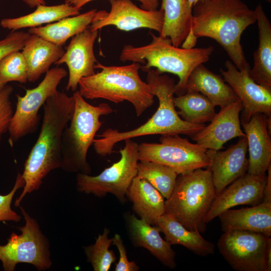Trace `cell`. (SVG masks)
<instances>
[{
	"mask_svg": "<svg viewBox=\"0 0 271 271\" xmlns=\"http://www.w3.org/2000/svg\"><path fill=\"white\" fill-rule=\"evenodd\" d=\"M138 153L139 161L165 165L178 175L207 168L210 163L207 149L179 134L161 136L160 143H141L138 146Z\"/></svg>",
	"mask_w": 271,
	"mask_h": 271,
	"instance_id": "11",
	"label": "cell"
},
{
	"mask_svg": "<svg viewBox=\"0 0 271 271\" xmlns=\"http://www.w3.org/2000/svg\"><path fill=\"white\" fill-rule=\"evenodd\" d=\"M98 31L87 28L73 37L62 56L55 65L65 63L69 71V79L66 86L67 91H76L80 79L95 73V65L98 62L94 53L93 47Z\"/></svg>",
	"mask_w": 271,
	"mask_h": 271,
	"instance_id": "16",
	"label": "cell"
},
{
	"mask_svg": "<svg viewBox=\"0 0 271 271\" xmlns=\"http://www.w3.org/2000/svg\"><path fill=\"white\" fill-rule=\"evenodd\" d=\"M258 29L259 44L253 53L254 63L250 69V76L257 83L271 88V24L262 5L255 9Z\"/></svg>",
	"mask_w": 271,
	"mask_h": 271,
	"instance_id": "27",
	"label": "cell"
},
{
	"mask_svg": "<svg viewBox=\"0 0 271 271\" xmlns=\"http://www.w3.org/2000/svg\"><path fill=\"white\" fill-rule=\"evenodd\" d=\"M119 151L120 159L97 176L77 173V190L85 194L103 197L106 194L114 195L120 202L125 201V196L133 179L137 176L139 161V144L128 139Z\"/></svg>",
	"mask_w": 271,
	"mask_h": 271,
	"instance_id": "9",
	"label": "cell"
},
{
	"mask_svg": "<svg viewBox=\"0 0 271 271\" xmlns=\"http://www.w3.org/2000/svg\"><path fill=\"white\" fill-rule=\"evenodd\" d=\"M25 181L22 174L18 173L16 180L11 191L6 195L0 194V222L14 221L18 222L21 219V216L11 207V204L16 192L23 188Z\"/></svg>",
	"mask_w": 271,
	"mask_h": 271,
	"instance_id": "34",
	"label": "cell"
},
{
	"mask_svg": "<svg viewBox=\"0 0 271 271\" xmlns=\"http://www.w3.org/2000/svg\"><path fill=\"white\" fill-rule=\"evenodd\" d=\"M128 234L135 246L143 247L148 250L165 266L174 268L176 266L175 252L171 245L164 240L159 230L144 220L133 214L125 216Z\"/></svg>",
	"mask_w": 271,
	"mask_h": 271,
	"instance_id": "20",
	"label": "cell"
},
{
	"mask_svg": "<svg viewBox=\"0 0 271 271\" xmlns=\"http://www.w3.org/2000/svg\"><path fill=\"white\" fill-rule=\"evenodd\" d=\"M266 175L255 176L246 173L217 195L204 218L206 224L219 214L240 205H256L261 203Z\"/></svg>",
	"mask_w": 271,
	"mask_h": 271,
	"instance_id": "15",
	"label": "cell"
},
{
	"mask_svg": "<svg viewBox=\"0 0 271 271\" xmlns=\"http://www.w3.org/2000/svg\"><path fill=\"white\" fill-rule=\"evenodd\" d=\"M73 96V112L62 136L61 168L68 173L89 175L91 169L87 160V153L103 124L100 118L114 110L105 103L97 106L89 104L78 91H75Z\"/></svg>",
	"mask_w": 271,
	"mask_h": 271,
	"instance_id": "6",
	"label": "cell"
},
{
	"mask_svg": "<svg viewBox=\"0 0 271 271\" xmlns=\"http://www.w3.org/2000/svg\"><path fill=\"white\" fill-rule=\"evenodd\" d=\"M163 29L160 36L168 37L172 44L180 47L191 31L192 9L187 0H162Z\"/></svg>",
	"mask_w": 271,
	"mask_h": 271,
	"instance_id": "28",
	"label": "cell"
},
{
	"mask_svg": "<svg viewBox=\"0 0 271 271\" xmlns=\"http://www.w3.org/2000/svg\"><path fill=\"white\" fill-rule=\"evenodd\" d=\"M246 137L224 151L207 150L210 159L208 168L212 174L216 196L228 185L245 174L248 167Z\"/></svg>",
	"mask_w": 271,
	"mask_h": 271,
	"instance_id": "18",
	"label": "cell"
},
{
	"mask_svg": "<svg viewBox=\"0 0 271 271\" xmlns=\"http://www.w3.org/2000/svg\"><path fill=\"white\" fill-rule=\"evenodd\" d=\"M224 65L226 70L221 68L220 72L241 101V120H248L257 113L271 117V88L255 82L249 75L250 68L239 70L229 60Z\"/></svg>",
	"mask_w": 271,
	"mask_h": 271,
	"instance_id": "13",
	"label": "cell"
},
{
	"mask_svg": "<svg viewBox=\"0 0 271 271\" xmlns=\"http://www.w3.org/2000/svg\"><path fill=\"white\" fill-rule=\"evenodd\" d=\"M150 34L152 40L148 45H125L120 60L142 63L141 69L144 72L155 67L160 74L168 72L177 75L179 81L176 84L175 93L184 94L189 76L198 66L209 60L214 48L211 46L192 48L176 47L168 37L157 36L151 32Z\"/></svg>",
	"mask_w": 271,
	"mask_h": 271,
	"instance_id": "4",
	"label": "cell"
},
{
	"mask_svg": "<svg viewBox=\"0 0 271 271\" xmlns=\"http://www.w3.org/2000/svg\"><path fill=\"white\" fill-rule=\"evenodd\" d=\"M174 102L179 116L192 124H205L216 114L214 104L205 96L197 91H188L174 97Z\"/></svg>",
	"mask_w": 271,
	"mask_h": 271,
	"instance_id": "30",
	"label": "cell"
},
{
	"mask_svg": "<svg viewBox=\"0 0 271 271\" xmlns=\"http://www.w3.org/2000/svg\"><path fill=\"white\" fill-rule=\"evenodd\" d=\"M200 1V0H196L195 4L196 3H197L198 1Z\"/></svg>",
	"mask_w": 271,
	"mask_h": 271,
	"instance_id": "44",
	"label": "cell"
},
{
	"mask_svg": "<svg viewBox=\"0 0 271 271\" xmlns=\"http://www.w3.org/2000/svg\"><path fill=\"white\" fill-rule=\"evenodd\" d=\"M25 223L18 228L19 235L12 232L8 242L0 244V260L4 270L14 271L17 264L27 263L38 270L49 269L52 265L50 244L37 221L19 206Z\"/></svg>",
	"mask_w": 271,
	"mask_h": 271,
	"instance_id": "8",
	"label": "cell"
},
{
	"mask_svg": "<svg viewBox=\"0 0 271 271\" xmlns=\"http://www.w3.org/2000/svg\"><path fill=\"white\" fill-rule=\"evenodd\" d=\"M217 247L236 271H270L271 239L263 233L247 230L224 232Z\"/></svg>",
	"mask_w": 271,
	"mask_h": 271,
	"instance_id": "10",
	"label": "cell"
},
{
	"mask_svg": "<svg viewBox=\"0 0 271 271\" xmlns=\"http://www.w3.org/2000/svg\"><path fill=\"white\" fill-rule=\"evenodd\" d=\"M13 91L11 85H6L0 90V141L9 130L14 112L10 97Z\"/></svg>",
	"mask_w": 271,
	"mask_h": 271,
	"instance_id": "35",
	"label": "cell"
},
{
	"mask_svg": "<svg viewBox=\"0 0 271 271\" xmlns=\"http://www.w3.org/2000/svg\"><path fill=\"white\" fill-rule=\"evenodd\" d=\"M93 0H64L68 4L79 10L85 4ZM142 4L141 9L145 10H156L159 5V0H137Z\"/></svg>",
	"mask_w": 271,
	"mask_h": 271,
	"instance_id": "38",
	"label": "cell"
},
{
	"mask_svg": "<svg viewBox=\"0 0 271 271\" xmlns=\"http://www.w3.org/2000/svg\"><path fill=\"white\" fill-rule=\"evenodd\" d=\"M256 22L254 10L241 0H200L192 9L191 31L197 39L215 40L239 70L250 69L241 44L243 31Z\"/></svg>",
	"mask_w": 271,
	"mask_h": 271,
	"instance_id": "2",
	"label": "cell"
},
{
	"mask_svg": "<svg viewBox=\"0 0 271 271\" xmlns=\"http://www.w3.org/2000/svg\"><path fill=\"white\" fill-rule=\"evenodd\" d=\"M74 107L73 96L58 90L43 105L40 131L24 163L22 176L25 183L15 200V206H19L28 194L39 189L50 172L61 167L63 133L70 120Z\"/></svg>",
	"mask_w": 271,
	"mask_h": 271,
	"instance_id": "1",
	"label": "cell"
},
{
	"mask_svg": "<svg viewBox=\"0 0 271 271\" xmlns=\"http://www.w3.org/2000/svg\"><path fill=\"white\" fill-rule=\"evenodd\" d=\"M7 84L0 80V90L2 89Z\"/></svg>",
	"mask_w": 271,
	"mask_h": 271,
	"instance_id": "42",
	"label": "cell"
},
{
	"mask_svg": "<svg viewBox=\"0 0 271 271\" xmlns=\"http://www.w3.org/2000/svg\"><path fill=\"white\" fill-rule=\"evenodd\" d=\"M267 171L268 174L266 176V182L264 189L262 201L271 202V165L269 166Z\"/></svg>",
	"mask_w": 271,
	"mask_h": 271,
	"instance_id": "39",
	"label": "cell"
},
{
	"mask_svg": "<svg viewBox=\"0 0 271 271\" xmlns=\"http://www.w3.org/2000/svg\"><path fill=\"white\" fill-rule=\"evenodd\" d=\"M30 8L37 7L41 5H45L46 2L44 0H23Z\"/></svg>",
	"mask_w": 271,
	"mask_h": 271,
	"instance_id": "40",
	"label": "cell"
},
{
	"mask_svg": "<svg viewBox=\"0 0 271 271\" xmlns=\"http://www.w3.org/2000/svg\"><path fill=\"white\" fill-rule=\"evenodd\" d=\"M271 117L255 114L248 120H240L247 142L249 152L247 173L255 176L266 175L271 165V138L268 123Z\"/></svg>",
	"mask_w": 271,
	"mask_h": 271,
	"instance_id": "19",
	"label": "cell"
},
{
	"mask_svg": "<svg viewBox=\"0 0 271 271\" xmlns=\"http://www.w3.org/2000/svg\"><path fill=\"white\" fill-rule=\"evenodd\" d=\"M109 230L105 228L102 234H98L94 244L84 247L87 261L94 271H108L111 265L116 261L113 250L109 247L112 238H108Z\"/></svg>",
	"mask_w": 271,
	"mask_h": 271,
	"instance_id": "32",
	"label": "cell"
},
{
	"mask_svg": "<svg viewBox=\"0 0 271 271\" xmlns=\"http://www.w3.org/2000/svg\"><path fill=\"white\" fill-rule=\"evenodd\" d=\"M139 161L137 176L148 181L164 198L168 199L175 187L178 173L171 167L158 162Z\"/></svg>",
	"mask_w": 271,
	"mask_h": 271,
	"instance_id": "31",
	"label": "cell"
},
{
	"mask_svg": "<svg viewBox=\"0 0 271 271\" xmlns=\"http://www.w3.org/2000/svg\"><path fill=\"white\" fill-rule=\"evenodd\" d=\"M28 67L22 52H12L0 61V80L2 82L25 84L28 81Z\"/></svg>",
	"mask_w": 271,
	"mask_h": 271,
	"instance_id": "33",
	"label": "cell"
},
{
	"mask_svg": "<svg viewBox=\"0 0 271 271\" xmlns=\"http://www.w3.org/2000/svg\"><path fill=\"white\" fill-rule=\"evenodd\" d=\"M216 197L208 168L178 175L170 197L165 201V213L192 231L204 232L205 216Z\"/></svg>",
	"mask_w": 271,
	"mask_h": 271,
	"instance_id": "7",
	"label": "cell"
},
{
	"mask_svg": "<svg viewBox=\"0 0 271 271\" xmlns=\"http://www.w3.org/2000/svg\"><path fill=\"white\" fill-rule=\"evenodd\" d=\"M67 73L63 68H53L46 73L37 87L26 89L24 96L16 95V110L8 130L11 143L17 142L37 130L40 119V108L57 90L58 85Z\"/></svg>",
	"mask_w": 271,
	"mask_h": 271,
	"instance_id": "12",
	"label": "cell"
},
{
	"mask_svg": "<svg viewBox=\"0 0 271 271\" xmlns=\"http://www.w3.org/2000/svg\"><path fill=\"white\" fill-rule=\"evenodd\" d=\"M147 82L151 93L159 100V106L149 120L136 128L120 131L108 128L97 136L93 142L96 153L102 157L110 155L118 143L135 138L160 134H186L190 137L201 130L205 124L189 123L178 114L174 102L175 80L167 75L151 69L147 72Z\"/></svg>",
	"mask_w": 271,
	"mask_h": 271,
	"instance_id": "3",
	"label": "cell"
},
{
	"mask_svg": "<svg viewBox=\"0 0 271 271\" xmlns=\"http://www.w3.org/2000/svg\"><path fill=\"white\" fill-rule=\"evenodd\" d=\"M126 196L132 203L133 209L140 218L151 225L165 213V201L150 183L137 176L133 179Z\"/></svg>",
	"mask_w": 271,
	"mask_h": 271,
	"instance_id": "26",
	"label": "cell"
},
{
	"mask_svg": "<svg viewBox=\"0 0 271 271\" xmlns=\"http://www.w3.org/2000/svg\"><path fill=\"white\" fill-rule=\"evenodd\" d=\"M22 54L28 67V79L31 82L37 81L47 72L52 64L64 54L62 46H57L40 37L30 34L23 48Z\"/></svg>",
	"mask_w": 271,
	"mask_h": 271,
	"instance_id": "24",
	"label": "cell"
},
{
	"mask_svg": "<svg viewBox=\"0 0 271 271\" xmlns=\"http://www.w3.org/2000/svg\"><path fill=\"white\" fill-rule=\"evenodd\" d=\"M264 1H265L266 2H267V3H271V0H264Z\"/></svg>",
	"mask_w": 271,
	"mask_h": 271,
	"instance_id": "43",
	"label": "cell"
},
{
	"mask_svg": "<svg viewBox=\"0 0 271 271\" xmlns=\"http://www.w3.org/2000/svg\"><path fill=\"white\" fill-rule=\"evenodd\" d=\"M164 233L171 245H181L196 255L206 256L213 254L215 245L204 238L200 232L187 229L172 216L164 213L154 224Z\"/></svg>",
	"mask_w": 271,
	"mask_h": 271,
	"instance_id": "25",
	"label": "cell"
},
{
	"mask_svg": "<svg viewBox=\"0 0 271 271\" xmlns=\"http://www.w3.org/2000/svg\"><path fill=\"white\" fill-rule=\"evenodd\" d=\"M141 66L134 62L125 66H107L97 62L94 68L101 70L81 78L78 91L85 99H104L115 103L128 101L137 116H140L154 102L148 83L140 76Z\"/></svg>",
	"mask_w": 271,
	"mask_h": 271,
	"instance_id": "5",
	"label": "cell"
},
{
	"mask_svg": "<svg viewBox=\"0 0 271 271\" xmlns=\"http://www.w3.org/2000/svg\"><path fill=\"white\" fill-rule=\"evenodd\" d=\"M28 15L15 18H5L1 26L13 31L25 28L41 27L43 24L51 23L66 17L80 14V10L68 4L54 6L41 5Z\"/></svg>",
	"mask_w": 271,
	"mask_h": 271,
	"instance_id": "29",
	"label": "cell"
},
{
	"mask_svg": "<svg viewBox=\"0 0 271 271\" xmlns=\"http://www.w3.org/2000/svg\"><path fill=\"white\" fill-rule=\"evenodd\" d=\"M107 14L104 10L93 9L45 26L31 28L28 33L36 35L57 46H63L69 38L83 32L92 22L103 19Z\"/></svg>",
	"mask_w": 271,
	"mask_h": 271,
	"instance_id": "22",
	"label": "cell"
},
{
	"mask_svg": "<svg viewBox=\"0 0 271 271\" xmlns=\"http://www.w3.org/2000/svg\"><path fill=\"white\" fill-rule=\"evenodd\" d=\"M196 0H187L189 6L193 8V7L195 3Z\"/></svg>",
	"mask_w": 271,
	"mask_h": 271,
	"instance_id": "41",
	"label": "cell"
},
{
	"mask_svg": "<svg viewBox=\"0 0 271 271\" xmlns=\"http://www.w3.org/2000/svg\"><path fill=\"white\" fill-rule=\"evenodd\" d=\"M242 108L240 100L221 107L210 123L191 136L192 139L207 150L218 151L228 141L245 137L239 118Z\"/></svg>",
	"mask_w": 271,
	"mask_h": 271,
	"instance_id": "17",
	"label": "cell"
},
{
	"mask_svg": "<svg viewBox=\"0 0 271 271\" xmlns=\"http://www.w3.org/2000/svg\"><path fill=\"white\" fill-rule=\"evenodd\" d=\"M186 92L197 91L221 108L231 104L239 98L222 76L212 72L203 64L198 66L188 77Z\"/></svg>",
	"mask_w": 271,
	"mask_h": 271,
	"instance_id": "23",
	"label": "cell"
},
{
	"mask_svg": "<svg viewBox=\"0 0 271 271\" xmlns=\"http://www.w3.org/2000/svg\"><path fill=\"white\" fill-rule=\"evenodd\" d=\"M112 244L116 246L119 253V259L115 267V271H138L140 269L134 261L128 260L125 246L119 234H114Z\"/></svg>",
	"mask_w": 271,
	"mask_h": 271,
	"instance_id": "37",
	"label": "cell"
},
{
	"mask_svg": "<svg viewBox=\"0 0 271 271\" xmlns=\"http://www.w3.org/2000/svg\"><path fill=\"white\" fill-rule=\"evenodd\" d=\"M110 10L102 19L92 22L88 28L98 31L108 26H114L124 31L148 28L160 34L164 14L159 10H145L138 7L131 0H109Z\"/></svg>",
	"mask_w": 271,
	"mask_h": 271,
	"instance_id": "14",
	"label": "cell"
},
{
	"mask_svg": "<svg viewBox=\"0 0 271 271\" xmlns=\"http://www.w3.org/2000/svg\"><path fill=\"white\" fill-rule=\"evenodd\" d=\"M223 232L247 230L271 235V202L262 201L251 207L229 209L218 216Z\"/></svg>",
	"mask_w": 271,
	"mask_h": 271,
	"instance_id": "21",
	"label": "cell"
},
{
	"mask_svg": "<svg viewBox=\"0 0 271 271\" xmlns=\"http://www.w3.org/2000/svg\"><path fill=\"white\" fill-rule=\"evenodd\" d=\"M30 34L22 31H12L0 40V61L10 53L22 50Z\"/></svg>",
	"mask_w": 271,
	"mask_h": 271,
	"instance_id": "36",
	"label": "cell"
}]
</instances>
